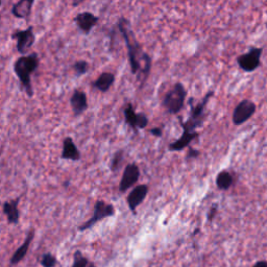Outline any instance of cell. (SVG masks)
Masks as SVG:
<instances>
[{
  "label": "cell",
  "mask_w": 267,
  "mask_h": 267,
  "mask_svg": "<svg viewBox=\"0 0 267 267\" xmlns=\"http://www.w3.org/2000/svg\"><path fill=\"white\" fill-rule=\"evenodd\" d=\"M89 69H90V65H89V63L85 60H78L74 62L73 64V70L75 75L80 78V76L85 75L86 73H88Z\"/></svg>",
  "instance_id": "cell-22"
},
{
  "label": "cell",
  "mask_w": 267,
  "mask_h": 267,
  "mask_svg": "<svg viewBox=\"0 0 267 267\" xmlns=\"http://www.w3.org/2000/svg\"><path fill=\"white\" fill-rule=\"evenodd\" d=\"M252 267H267V261H258L257 263L253 264Z\"/></svg>",
  "instance_id": "cell-28"
},
{
  "label": "cell",
  "mask_w": 267,
  "mask_h": 267,
  "mask_svg": "<svg viewBox=\"0 0 267 267\" xmlns=\"http://www.w3.org/2000/svg\"><path fill=\"white\" fill-rule=\"evenodd\" d=\"M35 0H18V2L12 7V15L17 19L28 20L31 15Z\"/></svg>",
  "instance_id": "cell-16"
},
{
  "label": "cell",
  "mask_w": 267,
  "mask_h": 267,
  "mask_svg": "<svg viewBox=\"0 0 267 267\" xmlns=\"http://www.w3.org/2000/svg\"><path fill=\"white\" fill-rule=\"evenodd\" d=\"M123 117L125 124H128L130 128L138 133L139 130H144L148 126L149 119L143 112L137 113L133 104L128 103L123 109Z\"/></svg>",
  "instance_id": "cell-6"
},
{
  "label": "cell",
  "mask_w": 267,
  "mask_h": 267,
  "mask_svg": "<svg viewBox=\"0 0 267 267\" xmlns=\"http://www.w3.org/2000/svg\"><path fill=\"white\" fill-rule=\"evenodd\" d=\"M34 237H35V232L30 231L29 234L27 235V237H25V239H24V242L15 250V252L13 253V256L11 257V259H10V266L11 267L19 264L25 258V256H27V253L30 249V246L33 242Z\"/></svg>",
  "instance_id": "cell-17"
},
{
  "label": "cell",
  "mask_w": 267,
  "mask_h": 267,
  "mask_svg": "<svg viewBox=\"0 0 267 267\" xmlns=\"http://www.w3.org/2000/svg\"><path fill=\"white\" fill-rule=\"evenodd\" d=\"M82 158L81 151L74 143L72 137L67 136L65 137L64 141H63V149L61 154V159L78 162Z\"/></svg>",
  "instance_id": "cell-15"
},
{
  "label": "cell",
  "mask_w": 267,
  "mask_h": 267,
  "mask_svg": "<svg viewBox=\"0 0 267 267\" xmlns=\"http://www.w3.org/2000/svg\"><path fill=\"white\" fill-rule=\"evenodd\" d=\"M256 105L248 99H244L236 106L233 112V123L235 125H241L245 123L256 112Z\"/></svg>",
  "instance_id": "cell-8"
},
{
  "label": "cell",
  "mask_w": 267,
  "mask_h": 267,
  "mask_svg": "<svg viewBox=\"0 0 267 267\" xmlns=\"http://www.w3.org/2000/svg\"><path fill=\"white\" fill-rule=\"evenodd\" d=\"M86 2V0H72V6L74 7V8H76V7H79V6H81L83 3H85Z\"/></svg>",
  "instance_id": "cell-29"
},
{
  "label": "cell",
  "mask_w": 267,
  "mask_h": 267,
  "mask_svg": "<svg viewBox=\"0 0 267 267\" xmlns=\"http://www.w3.org/2000/svg\"><path fill=\"white\" fill-rule=\"evenodd\" d=\"M115 215V207H114L112 203H107L104 200H97L95 202V206H94V210H93V215L92 217L87 220L86 222L82 223L78 230L80 232H84L89 230V228H91L92 226H94L97 222L104 220L108 217H112V216Z\"/></svg>",
  "instance_id": "cell-5"
},
{
  "label": "cell",
  "mask_w": 267,
  "mask_h": 267,
  "mask_svg": "<svg viewBox=\"0 0 267 267\" xmlns=\"http://www.w3.org/2000/svg\"><path fill=\"white\" fill-rule=\"evenodd\" d=\"M214 91H208L206 95L202 97L200 103L196 106L191 105V110H190L189 117L184 122L183 118L179 116V122L183 130H188L190 132H196L197 129L201 128L206 119V107L209 103V100L213 97Z\"/></svg>",
  "instance_id": "cell-3"
},
{
  "label": "cell",
  "mask_w": 267,
  "mask_h": 267,
  "mask_svg": "<svg viewBox=\"0 0 267 267\" xmlns=\"http://www.w3.org/2000/svg\"><path fill=\"white\" fill-rule=\"evenodd\" d=\"M199 232V228H196V230L193 232V236H195V235H197V233Z\"/></svg>",
  "instance_id": "cell-31"
},
{
  "label": "cell",
  "mask_w": 267,
  "mask_h": 267,
  "mask_svg": "<svg viewBox=\"0 0 267 267\" xmlns=\"http://www.w3.org/2000/svg\"><path fill=\"white\" fill-rule=\"evenodd\" d=\"M140 168L136 163H130L125 166L119 184V192L124 193L133 188L140 179Z\"/></svg>",
  "instance_id": "cell-9"
},
{
  "label": "cell",
  "mask_w": 267,
  "mask_h": 267,
  "mask_svg": "<svg viewBox=\"0 0 267 267\" xmlns=\"http://www.w3.org/2000/svg\"><path fill=\"white\" fill-rule=\"evenodd\" d=\"M217 211H218V205H217V203H214V205L211 207L209 213H208V220L209 221H212L215 218L216 214H217Z\"/></svg>",
  "instance_id": "cell-26"
},
{
  "label": "cell",
  "mask_w": 267,
  "mask_h": 267,
  "mask_svg": "<svg viewBox=\"0 0 267 267\" xmlns=\"http://www.w3.org/2000/svg\"><path fill=\"white\" fill-rule=\"evenodd\" d=\"M123 159H124V150L123 149H119L115 152V154H114L112 161H111V164H110V169L112 172H116L120 169Z\"/></svg>",
  "instance_id": "cell-21"
},
{
  "label": "cell",
  "mask_w": 267,
  "mask_h": 267,
  "mask_svg": "<svg viewBox=\"0 0 267 267\" xmlns=\"http://www.w3.org/2000/svg\"><path fill=\"white\" fill-rule=\"evenodd\" d=\"M117 28L125 42L126 50H128V60L130 63L131 72L134 75H138L139 80L141 81L140 87L142 88L150 74L151 58L144 52L142 45L137 40L129 19L120 17L117 22Z\"/></svg>",
  "instance_id": "cell-1"
},
{
  "label": "cell",
  "mask_w": 267,
  "mask_h": 267,
  "mask_svg": "<svg viewBox=\"0 0 267 267\" xmlns=\"http://www.w3.org/2000/svg\"><path fill=\"white\" fill-rule=\"evenodd\" d=\"M90 261L85 257L81 250H76L73 256V263L71 267H88Z\"/></svg>",
  "instance_id": "cell-23"
},
{
  "label": "cell",
  "mask_w": 267,
  "mask_h": 267,
  "mask_svg": "<svg viewBox=\"0 0 267 267\" xmlns=\"http://www.w3.org/2000/svg\"><path fill=\"white\" fill-rule=\"evenodd\" d=\"M188 92L182 83H175L170 90L165 94L162 106L170 115H176L185 107Z\"/></svg>",
  "instance_id": "cell-4"
},
{
  "label": "cell",
  "mask_w": 267,
  "mask_h": 267,
  "mask_svg": "<svg viewBox=\"0 0 267 267\" xmlns=\"http://www.w3.org/2000/svg\"><path fill=\"white\" fill-rule=\"evenodd\" d=\"M149 134L156 138H161L163 136L162 128H152L149 130Z\"/></svg>",
  "instance_id": "cell-27"
},
{
  "label": "cell",
  "mask_w": 267,
  "mask_h": 267,
  "mask_svg": "<svg viewBox=\"0 0 267 267\" xmlns=\"http://www.w3.org/2000/svg\"><path fill=\"white\" fill-rule=\"evenodd\" d=\"M40 262L43 267H56L58 265V260L52 252L43 253Z\"/></svg>",
  "instance_id": "cell-24"
},
{
  "label": "cell",
  "mask_w": 267,
  "mask_h": 267,
  "mask_svg": "<svg viewBox=\"0 0 267 267\" xmlns=\"http://www.w3.org/2000/svg\"><path fill=\"white\" fill-rule=\"evenodd\" d=\"M198 137H199V133L197 131L190 132L188 130H183L181 137L168 145V150L169 151H182L183 149L188 148L190 144H191V142H193L194 140H197Z\"/></svg>",
  "instance_id": "cell-14"
},
{
  "label": "cell",
  "mask_w": 267,
  "mask_h": 267,
  "mask_svg": "<svg viewBox=\"0 0 267 267\" xmlns=\"http://www.w3.org/2000/svg\"><path fill=\"white\" fill-rule=\"evenodd\" d=\"M40 65V58L36 52L28 55L19 57L15 63L13 69L18 78L20 84L22 85L25 93L30 98L35 94L33 84H32V74L37 71Z\"/></svg>",
  "instance_id": "cell-2"
},
{
  "label": "cell",
  "mask_w": 267,
  "mask_h": 267,
  "mask_svg": "<svg viewBox=\"0 0 267 267\" xmlns=\"http://www.w3.org/2000/svg\"><path fill=\"white\" fill-rule=\"evenodd\" d=\"M116 76L112 72H103L98 78L93 82L92 87L95 88L101 93H106L110 90V88L114 85Z\"/></svg>",
  "instance_id": "cell-19"
},
{
  "label": "cell",
  "mask_w": 267,
  "mask_h": 267,
  "mask_svg": "<svg viewBox=\"0 0 267 267\" xmlns=\"http://www.w3.org/2000/svg\"><path fill=\"white\" fill-rule=\"evenodd\" d=\"M73 21L83 34L89 35L98 24L99 18L95 16L93 13L86 11L79 13V14L73 18Z\"/></svg>",
  "instance_id": "cell-11"
},
{
  "label": "cell",
  "mask_w": 267,
  "mask_h": 267,
  "mask_svg": "<svg viewBox=\"0 0 267 267\" xmlns=\"http://www.w3.org/2000/svg\"><path fill=\"white\" fill-rule=\"evenodd\" d=\"M88 267H96V265H95L93 262H90V263H89Z\"/></svg>",
  "instance_id": "cell-30"
},
{
  "label": "cell",
  "mask_w": 267,
  "mask_h": 267,
  "mask_svg": "<svg viewBox=\"0 0 267 267\" xmlns=\"http://www.w3.org/2000/svg\"><path fill=\"white\" fill-rule=\"evenodd\" d=\"M199 156H200V151L198 149L193 148L192 146H189L185 159H186V161H190V160H194V159L198 158Z\"/></svg>",
  "instance_id": "cell-25"
},
{
  "label": "cell",
  "mask_w": 267,
  "mask_h": 267,
  "mask_svg": "<svg viewBox=\"0 0 267 267\" xmlns=\"http://www.w3.org/2000/svg\"><path fill=\"white\" fill-rule=\"evenodd\" d=\"M148 191H149V188L147 185H144V184L138 185L134 187V189L129 193L128 197H126L128 206L134 215H136L137 208L141 205L143 200L146 198Z\"/></svg>",
  "instance_id": "cell-12"
},
{
  "label": "cell",
  "mask_w": 267,
  "mask_h": 267,
  "mask_svg": "<svg viewBox=\"0 0 267 267\" xmlns=\"http://www.w3.org/2000/svg\"><path fill=\"white\" fill-rule=\"evenodd\" d=\"M64 186H65V187H68V186H69V182H65V183H64Z\"/></svg>",
  "instance_id": "cell-32"
},
{
  "label": "cell",
  "mask_w": 267,
  "mask_h": 267,
  "mask_svg": "<svg viewBox=\"0 0 267 267\" xmlns=\"http://www.w3.org/2000/svg\"><path fill=\"white\" fill-rule=\"evenodd\" d=\"M70 106L75 117H79L88 110V97L85 91L74 90L70 97Z\"/></svg>",
  "instance_id": "cell-13"
},
{
  "label": "cell",
  "mask_w": 267,
  "mask_h": 267,
  "mask_svg": "<svg viewBox=\"0 0 267 267\" xmlns=\"http://www.w3.org/2000/svg\"><path fill=\"white\" fill-rule=\"evenodd\" d=\"M234 184V176L231 172L226 170H222L218 173L217 177H216V186L221 191H226L230 189Z\"/></svg>",
  "instance_id": "cell-20"
},
{
  "label": "cell",
  "mask_w": 267,
  "mask_h": 267,
  "mask_svg": "<svg viewBox=\"0 0 267 267\" xmlns=\"http://www.w3.org/2000/svg\"><path fill=\"white\" fill-rule=\"evenodd\" d=\"M21 197L5 201L3 206L4 214L7 216L8 222L11 224H18L20 219V212L18 209Z\"/></svg>",
  "instance_id": "cell-18"
},
{
  "label": "cell",
  "mask_w": 267,
  "mask_h": 267,
  "mask_svg": "<svg viewBox=\"0 0 267 267\" xmlns=\"http://www.w3.org/2000/svg\"><path fill=\"white\" fill-rule=\"evenodd\" d=\"M262 56L261 48H251L248 53L241 55L237 58L239 67L245 72H251L260 66Z\"/></svg>",
  "instance_id": "cell-10"
},
{
  "label": "cell",
  "mask_w": 267,
  "mask_h": 267,
  "mask_svg": "<svg viewBox=\"0 0 267 267\" xmlns=\"http://www.w3.org/2000/svg\"><path fill=\"white\" fill-rule=\"evenodd\" d=\"M11 38L13 40L17 41L16 48L18 54H20L21 56H28L32 46L36 41L34 28L32 25H30L27 30H15L11 35Z\"/></svg>",
  "instance_id": "cell-7"
}]
</instances>
